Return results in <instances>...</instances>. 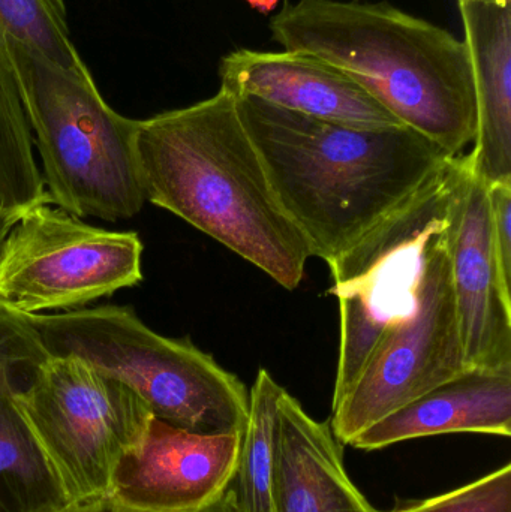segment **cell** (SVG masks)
I'll return each instance as SVG.
<instances>
[{"label": "cell", "instance_id": "6da1fadb", "mask_svg": "<svg viewBox=\"0 0 511 512\" xmlns=\"http://www.w3.org/2000/svg\"><path fill=\"white\" fill-rule=\"evenodd\" d=\"M237 111L311 256L332 261L428 182L447 155L408 126L336 125L252 96Z\"/></svg>", "mask_w": 511, "mask_h": 512}, {"label": "cell", "instance_id": "7a4b0ae2", "mask_svg": "<svg viewBox=\"0 0 511 512\" xmlns=\"http://www.w3.org/2000/svg\"><path fill=\"white\" fill-rule=\"evenodd\" d=\"M146 200L296 289L311 258L282 209L236 98L219 89L189 107L138 120Z\"/></svg>", "mask_w": 511, "mask_h": 512}, {"label": "cell", "instance_id": "3957f363", "mask_svg": "<svg viewBox=\"0 0 511 512\" xmlns=\"http://www.w3.org/2000/svg\"><path fill=\"white\" fill-rule=\"evenodd\" d=\"M270 33L287 51L344 71L402 125L458 156L476 138L467 42L387 2L285 0Z\"/></svg>", "mask_w": 511, "mask_h": 512}, {"label": "cell", "instance_id": "277c9868", "mask_svg": "<svg viewBox=\"0 0 511 512\" xmlns=\"http://www.w3.org/2000/svg\"><path fill=\"white\" fill-rule=\"evenodd\" d=\"M11 45L50 204L81 219L134 218L147 201L138 120L104 101L89 69L60 68L12 36Z\"/></svg>", "mask_w": 511, "mask_h": 512}, {"label": "cell", "instance_id": "5b68a950", "mask_svg": "<svg viewBox=\"0 0 511 512\" xmlns=\"http://www.w3.org/2000/svg\"><path fill=\"white\" fill-rule=\"evenodd\" d=\"M50 355H74L123 382L153 417L204 435L245 432L249 394L234 373L189 339L147 327L131 307L26 315Z\"/></svg>", "mask_w": 511, "mask_h": 512}, {"label": "cell", "instance_id": "8992f818", "mask_svg": "<svg viewBox=\"0 0 511 512\" xmlns=\"http://www.w3.org/2000/svg\"><path fill=\"white\" fill-rule=\"evenodd\" d=\"M464 153L444 162L401 206L327 262L339 300L341 340L332 408L359 378L387 330L413 312L432 240L449 221Z\"/></svg>", "mask_w": 511, "mask_h": 512}, {"label": "cell", "instance_id": "52a82bcc", "mask_svg": "<svg viewBox=\"0 0 511 512\" xmlns=\"http://www.w3.org/2000/svg\"><path fill=\"white\" fill-rule=\"evenodd\" d=\"M17 400L71 502L107 495L153 418L131 388L74 355H50Z\"/></svg>", "mask_w": 511, "mask_h": 512}, {"label": "cell", "instance_id": "ba28073f", "mask_svg": "<svg viewBox=\"0 0 511 512\" xmlns=\"http://www.w3.org/2000/svg\"><path fill=\"white\" fill-rule=\"evenodd\" d=\"M135 233L92 227L45 203L24 213L0 245V304L20 315L75 309L143 280Z\"/></svg>", "mask_w": 511, "mask_h": 512}, {"label": "cell", "instance_id": "9c48e42d", "mask_svg": "<svg viewBox=\"0 0 511 512\" xmlns=\"http://www.w3.org/2000/svg\"><path fill=\"white\" fill-rule=\"evenodd\" d=\"M467 369L443 231L432 240L413 312L384 333L359 378L333 406V435L348 445L372 424Z\"/></svg>", "mask_w": 511, "mask_h": 512}, {"label": "cell", "instance_id": "30bf717a", "mask_svg": "<svg viewBox=\"0 0 511 512\" xmlns=\"http://www.w3.org/2000/svg\"><path fill=\"white\" fill-rule=\"evenodd\" d=\"M444 236L468 369H511V291L495 255L488 185L468 153Z\"/></svg>", "mask_w": 511, "mask_h": 512}, {"label": "cell", "instance_id": "8fae6325", "mask_svg": "<svg viewBox=\"0 0 511 512\" xmlns=\"http://www.w3.org/2000/svg\"><path fill=\"white\" fill-rule=\"evenodd\" d=\"M242 435H204L153 417L114 468L108 495L144 512H197L233 484Z\"/></svg>", "mask_w": 511, "mask_h": 512}, {"label": "cell", "instance_id": "7c38bea8", "mask_svg": "<svg viewBox=\"0 0 511 512\" xmlns=\"http://www.w3.org/2000/svg\"><path fill=\"white\" fill-rule=\"evenodd\" d=\"M221 89L252 96L312 119L380 129L402 123L350 75L326 60L296 51H230L219 63Z\"/></svg>", "mask_w": 511, "mask_h": 512}, {"label": "cell", "instance_id": "4fadbf2b", "mask_svg": "<svg viewBox=\"0 0 511 512\" xmlns=\"http://www.w3.org/2000/svg\"><path fill=\"white\" fill-rule=\"evenodd\" d=\"M447 433L511 435V369L470 367L372 424L350 442L375 451Z\"/></svg>", "mask_w": 511, "mask_h": 512}, {"label": "cell", "instance_id": "5bb4252c", "mask_svg": "<svg viewBox=\"0 0 511 512\" xmlns=\"http://www.w3.org/2000/svg\"><path fill=\"white\" fill-rule=\"evenodd\" d=\"M477 128L470 155L486 185L511 180V0H461Z\"/></svg>", "mask_w": 511, "mask_h": 512}, {"label": "cell", "instance_id": "9a60e30c", "mask_svg": "<svg viewBox=\"0 0 511 512\" xmlns=\"http://www.w3.org/2000/svg\"><path fill=\"white\" fill-rule=\"evenodd\" d=\"M275 512H380L348 477L329 421L314 420L285 388L279 399Z\"/></svg>", "mask_w": 511, "mask_h": 512}, {"label": "cell", "instance_id": "2e32d148", "mask_svg": "<svg viewBox=\"0 0 511 512\" xmlns=\"http://www.w3.org/2000/svg\"><path fill=\"white\" fill-rule=\"evenodd\" d=\"M18 388L0 372V512L62 511L71 501L18 405Z\"/></svg>", "mask_w": 511, "mask_h": 512}, {"label": "cell", "instance_id": "e0dca14e", "mask_svg": "<svg viewBox=\"0 0 511 512\" xmlns=\"http://www.w3.org/2000/svg\"><path fill=\"white\" fill-rule=\"evenodd\" d=\"M45 203L50 201L33 153L11 36L0 23V245L24 213Z\"/></svg>", "mask_w": 511, "mask_h": 512}, {"label": "cell", "instance_id": "ac0fdd59", "mask_svg": "<svg viewBox=\"0 0 511 512\" xmlns=\"http://www.w3.org/2000/svg\"><path fill=\"white\" fill-rule=\"evenodd\" d=\"M284 388L260 369L249 391V412L237 463L236 495L242 512H275L279 399Z\"/></svg>", "mask_w": 511, "mask_h": 512}, {"label": "cell", "instance_id": "d6986e66", "mask_svg": "<svg viewBox=\"0 0 511 512\" xmlns=\"http://www.w3.org/2000/svg\"><path fill=\"white\" fill-rule=\"evenodd\" d=\"M0 23L30 50L68 71H83L71 39L63 0H0Z\"/></svg>", "mask_w": 511, "mask_h": 512}, {"label": "cell", "instance_id": "ffe728a7", "mask_svg": "<svg viewBox=\"0 0 511 512\" xmlns=\"http://www.w3.org/2000/svg\"><path fill=\"white\" fill-rule=\"evenodd\" d=\"M387 512H511V465L480 480L425 501L399 504Z\"/></svg>", "mask_w": 511, "mask_h": 512}, {"label": "cell", "instance_id": "44dd1931", "mask_svg": "<svg viewBox=\"0 0 511 512\" xmlns=\"http://www.w3.org/2000/svg\"><path fill=\"white\" fill-rule=\"evenodd\" d=\"M50 357L38 331L27 321L26 315L14 312L0 304V372H8L18 379L29 381L36 369Z\"/></svg>", "mask_w": 511, "mask_h": 512}, {"label": "cell", "instance_id": "7402d4cb", "mask_svg": "<svg viewBox=\"0 0 511 512\" xmlns=\"http://www.w3.org/2000/svg\"><path fill=\"white\" fill-rule=\"evenodd\" d=\"M488 194L495 255L504 285L511 291V180L489 185Z\"/></svg>", "mask_w": 511, "mask_h": 512}, {"label": "cell", "instance_id": "603a6c76", "mask_svg": "<svg viewBox=\"0 0 511 512\" xmlns=\"http://www.w3.org/2000/svg\"><path fill=\"white\" fill-rule=\"evenodd\" d=\"M59 512H144L123 507L114 501L110 495L96 496V498L83 499V501L71 502L68 507ZM197 512H242L236 490L228 489L218 501L209 507Z\"/></svg>", "mask_w": 511, "mask_h": 512}, {"label": "cell", "instance_id": "cb8c5ba5", "mask_svg": "<svg viewBox=\"0 0 511 512\" xmlns=\"http://www.w3.org/2000/svg\"><path fill=\"white\" fill-rule=\"evenodd\" d=\"M245 2L261 14H269V12L275 11L279 0H245Z\"/></svg>", "mask_w": 511, "mask_h": 512}, {"label": "cell", "instance_id": "d4e9b609", "mask_svg": "<svg viewBox=\"0 0 511 512\" xmlns=\"http://www.w3.org/2000/svg\"><path fill=\"white\" fill-rule=\"evenodd\" d=\"M458 2H461V0H458Z\"/></svg>", "mask_w": 511, "mask_h": 512}]
</instances>
